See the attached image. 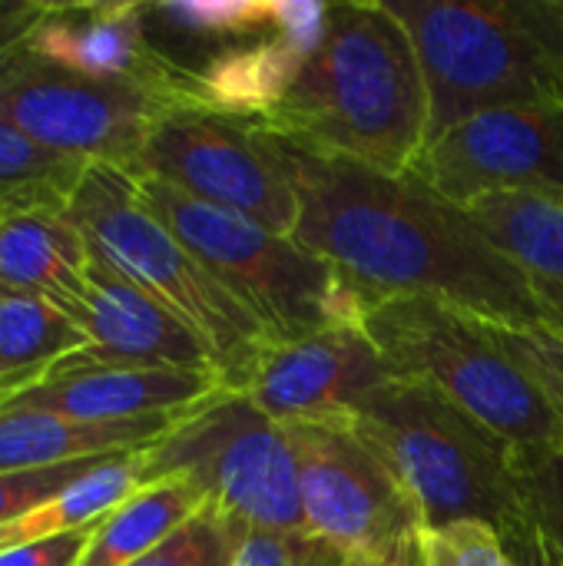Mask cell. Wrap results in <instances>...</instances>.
<instances>
[{
    "label": "cell",
    "mask_w": 563,
    "mask_h": 566,
    "mask_svg": "<svg viewBox=\"0 0 563 566\" xmlns=\"http://www.w3.org/2000/svg\"><path fill=\"white\" fill-rule=\"evenodd\" d=\"M279 143L299 192L292 239L335 262L378 302L418 295L491 325H544L528 279L465 206L411 172L392 176L282 136Z\"/></svg>",
    "instance_id": "6da1fadb"
},
{
    "label": "cell",
    "mask_w": 563,
    "mask_h": 566,
    "mask_svg": "<svg viewBox=\"0 0 563 566\" xmlns=\"http://www.w3.org/2000/svg\"><path fill=\"white\" fill-rule=\"evenodd\" d=\"M428 113L418 50L382 0L332 3L322 46L256 123L302 149L398 176L428 143Z\"/></svg>",
    "instance_id": "7a4b0ae2"
},
{
    "label": "cell",
    "mask_w": 563,
    "mask_h": 566,
    "mask_svg": "<svg viewBox=\"0 0 563 566\" xmlns=\"http://www.w3.org/2000/svg\"><path fill=\"white\" fill-rule=\"evenodd\" d=\"M428 83V143L501 106H563V0H385ZM425 143V146H428Z\"/></svg>",
    "instance_id": "3957f363"
},
{
    "label": "cell",
    "mask_w": 563,
    "mask_h": 566,
    "mask_svg": "<svg viewBox=\"0 0 563 566\" xmlns=\"http://www.w3.org/2000/svg\"><path fill=\"white\" fill-rule=\"evenodd\" d=\"M348 428L405 491L421 531L458 521L494 524L501 537L514 531V444L438 391L392 378Z\"/></svg>",
    "instance_id": "277c9868"
},
{
    "label": "cell",
    "mask_w": 563,
    "mask_h": 566,
    "mask_svg": "<svg viewBox=\"0 0 563 566\" xmlns=\"http://www.w3.org/2000/svg\"><path fill=\"white\" fill-rule=\"evenodd\" d=\"M136 179V176H133ZM159 222L265 325L275 342L358 325L378 305L335 262L239 212L199 202L166 182L136 179Z\"/></svg>",
    "instance_id": "5b68a950"
},
{
    "label": "cell",
    "mask_w": 563,
    "mask_h": 566,
    "mask_svg": "<svg viewBox=\"0 0 563 566\" xmlns=\"http://www.w3.org/2000/svg\"><path fill=\"white\" fill-rule=\"evenodd\" d=\"M96 259L196 328L219 361L222 385L239 388L252 358L275 342L265 325L159 222L136 179L106 163L86 166L70 206Z\"/></svg>",
    "instance_id": "8992f818"
},
{
    "label": "cell",
    "mask_w": 563,
    "mask_h": 566,
    "mask_svg": "<svg viewBox=\"0 0 563 566\" xmlns=\"http://www.w3.org/2000/svg\"><path fill=\"white\" fill-rule=\"evenodd\" d=\"M365 332L395 378L438 391L514 448L563 441L561 418L488 322L438 298L395 295L365 315Z\"/></svg>",
    "instance_id": "52a82bcc"
},
{
    "label": "cell",
    "mask_w": 563,
    "mask_h": 566,
    "mask_svg": "<svg viewBox=\"0 0 563 566\" xmlns=\"http://www.w3.org/2000/svg\"><path fill=\"white\" fill-rule=\"evenodd\" d=\"M146 474L149 484L189 481L212 511L242 527L305 534L292 434L242 391L222 388L186 411L166 438L146 448Z\"/></svg>",
    "instance_id": "ba28073f"
},
{
    "label": "cell",
    "mask_w": 563,
    "mask_h": 566,
    "mask_svg": "<svg viewBox=\"0 0 563 566\" xmlns=\"http://www.w3.org/2000/svg\"><path fill=\"white\" fill-rule=\"evenodd\" d=\"M196 106V93L70 73L30 53L23 40L0 53V123L83 163L129 172L153 126Z\"/></svg>",
    "instance_id": "9c48e42d"
},
{
    "label": "cell",
    "mask_w": 563,
    "mask_h": 566,
    "mask_svg": "<svg viewBox=\"0 0 563 566\" xmlns=\"http://www.w3.org/2000/svg\"><path fill=\"white\" fill-rule=\"evenodd\" d=\"M129 176L166 182L199 202L239 212L279 235L299 222V192L275 133L256 119L176 109L159 119Z\"/></svg>",
    "instance_id": "30bf717a"
},
{
    "label": "cell",
    "mask_w": 563,
    "mask_h": 566,
    "mask_svg": "<svg viewBox=\"0 0 563 566\" xmlns=\"http://www.w3.org/2000/svg\"><path fill=\"white\" fill-rule=\"evenodd\" d=\"M305 534L348 566H418V514L345 424H289Z\"/></svg>",
    "instance_id": "8fae6325"
},
{
    "label": "cell",
    "mask_w": 563,
    "mask_h": 566,
    "mask_svg": "<svg viewBox=\"0 0 563 566\" xmlns=\"http://www.w3.org/2000/svg\"><path fill=\"white\" fill-rule=\"evenodd\" d=\"M408 172L455 206L498 192L563 202V106L475 113L431 139Z\"/></svg>",
    "instance_id": "7c38bea8"
},
{
    "label": "cell",
    "mask_w": 563,
    "mask_h": 566,
    "mask_svg": "<svg viewBox=\"0 0 563 566\" xmlns=\"http://www.w3.org/2000/svg\"><path fill=\"white\" fill-rule=\"evenodd\" d=\"M395 378L365 328H325L269 342L236 391L279 424H352L358 408Z\"/></svg>",
    "instance_id": "4fadbf2b"
},
{
    "label": "cell",
    "mask_w": 563,
    "mask_h": 566,
    "mask_svg": "<svg viewBox=\"0 0 563 566\" xmlns=\"http://www.w3.org/2000/svg\"><path fill=\"white\" fill-rule=\"evenodd\" d=\"M23 46L40 60L90 80L196 93V70L156 50L143 3L136 0L43 3Z\"/></svg>",
    "instance_id": "5bb4252c"
},
{
    "label": "cell",
    "mask_w": 563,
    "mask_h": 566,
    "mask_svg": "<svg viewBox=\"0 0 563 566\" xmlns=\"http://www.w3.org/2000/svg\"><path fill=\"white\" fill-rule=\"evenodd\" d=\"M222 388L226 385L216 371L110 365L90 361L76 352L33 385L13 391L7 401H0V408H30L86 424H116L156 415H183Z\"/></svg>",
    "instance_id": "9a60e30c"
},
{
    "label": "cell",
    "mask_w": 563,
    "mask_h": 566,
    "mask_svg": "<svg viewBox=\"0 0 563 566\" xmlns=\"http://www.w3.org/2000/svg\"><path fill=\"white\" fill-rule=\"evenodd\" d=\"M66 315L86 335L80 355L90 361L219 375V361L196 328L96 255L86 272V289Z\"/></svg>",
    "instance_id": "2e32d148"
},
{
    "label": "cell",
    "mask_w": 563,
    "mask_h": 566,
    "mask_svg": "<svg viewBox=\"0 0 563 566\" xmlns=\"http://www.w3.org/2000/svg\"><path fill=\"white\" fill-rule=\"evenodd\" d=\"M93 252L66 209H27L0 222V289L37 295L63 312L86 289Z\"/></svg>",
    "instance_id": "e0dca14e"
},
{
    "label": "cell",
    "mask_w": 563,
    "mask_h": 566,
    "mask_svg": "<svg viewBox=\"0 0 563 566\" xmlns=\"http://www.w3.org/2000/svg\"><path fill=\"white\" fill-rule=\"evenodd\" d=\"M183 415L86 424L30 408H0V474L40 471L106 454H133L166 438Z\"/></svg>",
    "instance_id": "ac0fdd59"
},
{
    "label": "cell",
    "mask_w": 563,
    "mask_h": 566,
    "mask_svg": "<svg viewBox=\"0 0 563 566\" xmlns=\"http://www.w3.org/2000/svg\"><path fill=\"white\" fill-rule=\"evenodd\" d=\"M465 209L521 269L544 325L563 332V202L498 192L481 196Z\"/></svg>",
    "instance_id": "d6986e66"
},
{
    "label": "cell",
    "mask_w": 563,
    "mask_h": 566,
    "mask_svg": "<svg viewBox=\"0 0 563 566\" xmlns=\"http://www.w3.org/2000/svg\"><path fill=\"white\" fill-rule=\"evenodd\" d=\"M312 56V46L272 30L269 36L212 53L196 70V96L212 113L262 119L282 103Z\"/></svg>",
    "instance_id": "ffe728a7"
},
{
    "label": "cell",
    "mask_w": 563,
    "mask_h": 566,
    "mask_svg": "<svg viewBox=\"0 0 563 566\" xmlns=\"http://www.w3.org/2000/svg\"><path fill=\"white\" fill-rule=\"evenodd\" d=\"M146 484H149L146 448L133 451V454H116V458L103 461L100 468H93L90 474H83L76 484L63 488L46 504H40L30 514L3 524L0 527V551H13L23 544H37V541H50V537H63L73 531L96 527L110 511H116L123 501H129Z\"/></svg>",
    "instance_id": "44dd1931"
},
{
    "label": "cell",
    "mask_w": 563,
    "mask_h": 566,
    "mask_svg": "<svg viewBox=\"0 0 563 566\" xmlns=\"http://www.w3.org/2000/svg\"><path fill=\"white\" fill-rule=\"evenodd\" d=\"M206 507V497L189 481H153L93 527L80 566H133Z\"/></svg>",
    "instance_id": "7402d4cb"
},
{
    "label": "cell",
    "mask_w": 563,
    "mask_h": 566,
    "mask_svg": "<svg viewBox=\"0 0 563 566\" xmlns=\"http://www.w3.org/2000/svg\"><path fill=\"white\" fill-rule=\"evenodd\" d=\"M86 348V335L53 302L0 289V401Z\"/></svg>",
    "instance_id": "603a6c76"
},
{
    "label": "cell",
    "mask_w": 563,
    "mask_h": 566,
    "mask_svg": "<svg viewBox=\"0 0 563 566\" xmlns=\"http://www.w3.org/2000/svg\"><path fill=\"white\" fill-rule=\"evenodd\" d=\"M518 524L504 537L514 566H563V441L514 448Z\"/></svg>",
    "instance_id": "cb8c5ba5"
},
{
    "label": "cell",
    "mask_w": 563,
    "mask_h": 566,
    "mask_svg": "<svg viewBox=\"0 0 563 566\" xmlns=\"http://www.w3.org/2000/svg\"><path fill=\"white\" fill-rule=\"evenodd\" d=\"M86 166L0 123V222L27 209H66Z\"/></svg>",
    "instance_id": "d4e9b609"
},
{
    "label": "cell",
    "mask_w": 563,
    "mask_h": 566,
    "mask_svg": "<svg viewBox=\"0 0 563 566\" xmlns=\"http://www.w3.org/2000/svg\"><path fill=\"white\" fill-rule=\"evenodd\" d=\"M149 40H179V43H209L219 50L269 36L272 0H159L143 3Z\"/></svg>",
    "instance_id": "484cf974"
},
{
    "label": "cell",
    "mask_w": 563,
    "mask_h": 566,
    "mask_svg": "<svg viewBox=\"0 0 563 566\" xmlns=\"http://www.w3.org/2000/svg\"><path fill=\"white\" fill-rule=\"evenodd\" d=\"M494 342L541 388L563 424V332L551 325H491Z\"/></svg>",
    "instance_id": "4316f807"
},
{
    "label": "cell",
    "mask_w": 563,
    "mask_h": 566,
    "mask_svg": "<svg viewBox=\"0 0 563 566\" xmlns=\"http://www.w3.org/2000/svg\"><path fill=\"white\" fill-rule=\"evenodd\" d=\"M239 524L206 507L133 566H232Z\"/></svg>",
    "instance_id": "83f0119b"
},
{
    "label": "cell",
    "mask_w": 563,
    "mask_h": 566,
    "mask_svg": "<svg viewBox=\"0 0 563 566\" xmlns=\"http://www.w3.org/2000/svg\"><path fill=\"white\" fill-rule=\"evenodd\" d=\"M415 557L418 566H514L501 531L484 521H458L418 531Z\"/></svg>",
    "instance_id": "f1b7e54d"
},
{
    "label": "cell",
    "mask_w": 563,
    "mask_h": 566,
    "mask_svg": "<svg viewBox=\"0 0 563 566\" xmlns=\"http://www.w3.org/2000/svg\"><path fill=\"white\" fill-rule=\"evenodd\" d=\"M110 458H116V454L86 458V461L56 464V468H40V471H10V474H0V527L10 524V521H17V517H23V514H30L33 507L46 504L63 488L76 484L83 474H90L93 468H100Z\"/></svg>",
    "instance_id": "f546056e"
},
{
    "label": "cell",
    "mask_w": 563,
    "mask_h": 566,
    "mask_svg": "<svg viewBox=\"0 0 563 566\" xmlns=\"http://www.w3.org/2000/svg\"><path fill=\"white\" fill-rule=\"evenodd\" d=\"M93 527L86 531H73L63 537H50V541H37V544H23L13 551H0V566H80L86 544H90Z\"/></svg>",
    "instance_id": "4dcf8cb0"
},
{
    "label": "cell",
    "mask_w": 563,
    "mask_h": 566,
    "mask_svg": "<svg viewBox=\"0 0 563 566\" xmlns=\"http://www.w3.org/2000/svg\"><path fill=\"white\" fill-rule=\"evenodd\" d=\"M43 0H0V53L27 36Z\"/></svg>",
    "instance_id": "1f68e13d"
}]
</instances>
